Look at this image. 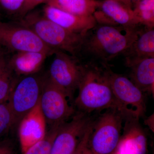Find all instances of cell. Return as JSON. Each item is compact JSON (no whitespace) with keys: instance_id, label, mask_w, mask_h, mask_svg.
Wrapping results in <instances>:
<instances>
[{"instance_id":"obj_1","label":"cell","mask_w":154,"mask_h":154,"mask_svg":"<svg viewBox=\"0 0 154 154\" xmlns=\"http://www.w3.org/2000/svg\"><path fill=\"white\" fill-rule=\"evenodd\" d=\"M110 71L94 65L85 66L74 101L78 111L90 114L95 111L117 109L110 85Z\"/></svg>"},{"instance_id":"obj_2","label":"cell","mask_w":154,"mask_h":154,"mask_svg":"<svg viewBox=\"0 0 154 154\" xmlns=\"http://www.w3.org/2000/svg\"><path fill=\"white\" fill-rule=\"evenodd\" d=\"M137 28H125L96 23L84 35L82 51L100 60L103 63L124 54L137 35Z\"/></svg>"},{"instance_id":"obj_3","label":"cell","mask_w":154,"mask_h":154,"mask_svg":"<svg viewBox=\"0 0 154 154\" xmlns=\"http://www.w3.org/2000/svg\"><path fill=\"white\" fill-rule=\"evenodd\" d=\"M20 23L33 30L48 47L77 57L82 51L85 35L63 28L37 13L25 15Z\"/></svg>"},{"instance_id":"obj_4","label":"cell","mask_w":154,"mask_h":154,"mask_svg":"<svg viewBox=\"0 0 154 154\" xmlns=\"http://www.w3.org/2000/svg\"><path fill=\"white\" fill-rule=\"evenodd\" d=\"M124 119L116 109L106 110L94 120L88 148L92 154H114L121 138Z\"/></svg>"},{"instance_id":"obj_5","label":"cell","mask_w":154,"mask_h":154,"mask_svg":"<svg viewBox=\"0 0 154 154\" xmlns=\"http://www.w3.org/2000/svg\"><path fill=\"white\" fill-rule=\"evenodd\" d=\"M110 80L117 110L124 120H139L144 116L146 105L143 92L127 77L110 70Z\"/></svg>"},{"instance_id":"obj_6","label":"cell","mask_w":154,"mask_h":154,"mask_svg":"<svg viewBox=\"0 0 154 154\" xmlns=\"http://www.w3.org/2000/svg\"><path fill=\"white\" fill-rule=\"evenodd\" d=\"M67 95L49 77H44L39 103L46 123L51 127L67 121L76 111Z\"/></svg>"},{"instance_id":"obj_7","label":"cell","mask_w":154,"mask_h":154,"mask_svg":"<svg viewBox=\"0 0 154 154\" xmlns=\"http://www.w3.org/2000/svg\"><path fill=\"white\" fill-rule=\"evenodd\" d=\"M44 77L35 74L18 79L8 99L15 125L36 106L40 100Z\"/></svg>"},{"instance_id":"obj_8","label":"cell","mask_w":154,"mask_h":154,"mask_svg":"<svg viewBox=\"0 0 154 154\" xmlns=\"http://www.w3.org/2000/svg\"><path fill=\"white\" fill-rule=\"evenodd\" d=\"M54 54L48 77L65 91L69 99L72 100L82 78L85 66L80 63L77 57L63 51H57Z\"/></svg>"},{"instance_id":"obj_9","label":"cell","mask_w":154,"mask_h":154,"mask_svg":"<svg viewBox=\"0 0 154 154\" xmlns=\"http://www.w3.org/2000/svg\"><path fill=\"white\" fill-rule=\"evenodd\" d=\"M0 45L15 52L38 51L51 56L56 51L48 47L33 30L20 22H0Z\"/></svg>"},{"instance_id":"obj_10","label":"cell","mask_w":154,"mask_h":154,"mask_svg":"<svg viewBox=\"0 0 154 154\" xmlns=\"http://www.w3.org/2000/svg\"><path fill=\"white\" fill-rule=\"evenodd\" d=\"M93 121L89 114L76 111L69 121L61 125L49 154H72Z\"/></svg>"},{"instance_id":"obj_11","label":"cell","mask_w":154,"mask_h":154,"mask_svg":"<svg viewBox=\"0 0 154 154\" xmlns=\"http://www.w3.org/2000/svg\"><path fill=\"white\" fill-rule=\"evenodd\" d=\"M93 16L97 24L125 29L137 28L140 25L131 7L117 0L99 1Z\"/></svg>"},{"instance_id":"obj_12","label":"cell","mask_w":154,"mask_h":154,"mask_svg":"<svg viewBox=\"0 0 154 154\" xmlns=\"http://www.w3.org/2000/svg\"><path fill=\"white\" fill-rule=\"evenodd\" d=\"M46 123L39 102L19 122L18 135L22 154L46 135Z\"/></svg>"},{"instance_id":"obj_13","label":"cell","mask_w":154,"mask_h":154,"mask_svg":"<svg viewBox=\"0 0 154 154\" xmlns=\"http://www.w3.org/2000/svg\"><path fill=\"white\" fill-rule=\"evenodd\" d=\"M43 15L51 22L66 30L82 35L96 25L94 16L80 17L45 5Z\"/></svg>"},{"instance_id":"obj_14","label":"cell","mask_w":154,"mask_h":154,"mask_svg":"<svg viewBox=\"0 0 154 154\" xmlns=\"http://www.w3.org/2000/svg\"><path fill=\"white\" fill-rule=\"evenodd\" d=\"M123 134L116 151L117 154H146L147 139L137 120H125Z\"/></svg>"},{"instance_id":"obj_15","label":"cell","mask_w":154,"mask_h":154,"mask_svg":"<svg viewBox=\"0 0 154 154\" xmlns=\"http://www.w3.org/2000/svg\"><path fill=\"white\" fill-rule=\"evenodd\" d=\"M130 79L142 92L154 96V57L125 59Z\"/></svg>"},{"instance_id":"obj_16","label":"cell","mask_w":154,"mask_h":154,"mask_svg":"<svg viewBox=\"0 0 154 154\" xmlns=\"http://www.w3.org/2000/svg\"><path fill=\"white\" fill-rule=\"evenodd\" d=\"M48 56L45 53L38 51L15 52L8 62L17 75L24 76L38 72Z\"/></svg>"},{"instance_id":"obj_17","label":"cell","mask_w":154,"mask_h":154,"mask_svg":"<svg viewBox=\"0 0 154 154\" xmlns=\"http://www.w3.org/2000/svg\"><path fill=\"white\" fill-rule=\"evenodd\" d=\"M123 54L125 59L154 57V28H138L136 37Z\"/></svg>"},{"instance_id":"obj_18","label":"cell","mask_w":154,"mask_h":154,"mask_svg":"<svg viewBox=\"0 0 154 154\" xmlns=\"http://www.w3.org/2000/svg\"><path fill=\"white\" fill-rule=\"evenodd\" d=\"M45 5L54 7L76 16L91 17L95 13L97 0H45Z\"/></svg>"},{"instance_id":"obj_19","label":"cell","mask_w":154,"mask_h":154,"mask_svg":"<svg viewBox=\"0 0 154 154\" xmlns=\"http://www.w3.org/2000/svg\"><path fill=\"white\" fill-rule=\"evenodd\" d=\"M134 13L140 25L154 27V0H140L135 4Z\"/></svg>"},{"instance_id":"obj_20","label":"cell","mask_w":154,"mask_h":154,"mask_svg":"<svg viewBox=\"0 0 154 154\" xmlns=\"http://www.w3.org/2000/svg\"><path fill=\"white\" fill-rule=\"evenodd\" d=\"M61 124L50 127L44 138L31 146L24 154H49L53 143Z\"/></svg>"},{"instance_id":"obj_21","label":"cell","mask_w":154,"mask_h":154,"mask_svg":"<svg viewBox=\"0 0 154 154\" xmlns=\"http://www.w3.org/2000/svg\"><path fill=\"white\" fill-rule=\"evenodd\" d=\"M9 64L8 67L0 81V103L8 101L11 91L19 79Z\"/></svg>"},{"instance_id":"obj_22","label":"cell","mask_w":154,"mask_h":154,"mask_svg":"<svg viewBox=\"0 0 154 154\" xmlns=\"http://www.w3.org/2000/svg\"><path fill=\"white\" fill-rule=\"evenodd\" d=\"M14 126V115L8 101L0 103V137Z\"/></svg>"},{"instance_id":"obj_23","label":"cell","mask_w":154,"mask_h":154,"mask_svg":"<svg viewBox=\"0 0 154 154\" xmlns=\"http://www.w3.org/2000/svg\"><path fill=\"white\" fill-rule=\"evenodd\" d=\"M25 0H0V4L6 11L15 12L21 11Z\"/></svg>"},{"instance_id":"obj_24","label":"cell","mask_w":154,"mask_h":154,"mask_svg":"<svg viewBox=\"0 0 154 154\" xmlns=\"http://www.w3.org/2000/svg\"><path fill=\"white\" fill-rule=\"evenodd\" d=\"M93 123H94V121H93L91 125L88 128V130L87 131L85 134L84 137H83L81 141L80 142L76 149H75L74 151L71 154H85L86 149L88 147L89 137H90V135H91V133L92 132Z\"/></svg>"},{"instance_id":"obj_25","label":"cell","mask_w":154,"mask_h":154,"mask_svg":"<svg viewBox=\"0 0 154 154\" xmlns=\"http://www.w3.org/2000/svg\"><path fill=\"white\" fill-rule=\"evenodd\" d=\"M45 1V0H25L24 5L19 13L24 17L36 6L42 3H44Z\"/></svg>"},{"instance_id":"obj_26","label":"cell","mask_w":154,"mask_h":154,"mask_svg":"<svg viewBox=\"0 0 154 154\" xmlns=\"http://www.w3.org/2000/svg\"><path fill=\"white\" fill-rule=\"evenodd\" d=\"M0 154H16L12 141L8 139L0 141Z\"/></svg>"},{"instance_id":"obj_27","label":"cell","mask_w":154,"mask_h":154,"mask_svg":"<svg viewBox=\"0 0 154 154\" xmlns=\"http://www.w3.org/2000/svg\"><path fill=\"white\" fill-rule=\"evenodd\" d=\"M8 66V60L6 59L2 54L0 55V81Z\"/></svg>"},{"instance_id":"obj_28","label":"cell","mask_w":154,"mask_h":154,"mask_svg":"<svg viewBox=\"0 0 154 154\" xmlns=\"http://www.w3.org/2000/svg\"><path fill=\"white\" fill-rule=\"evenodd\" d=\"M154 113L146 119L144 120V123L150 129L154 132Z\"/></svg>"},{"instance_id":"obj_29","label":"cell","mask_w":154,"mask_h":154,"mask_svg":"<svg viewBox=\"0 0 154 154\" xmlns=\"http://www.w3.org/2000/svg\"><path fill=\"white\" fill-rule=\"evenodd\" d=\"M117 1L124 3V4H126V5H128L131 7V5H132V4L134 3L135 4L136 3L140 1V0H117Z\"/></svg>"},{"instance_id":"obj_30","label":"cell","mask_w":154,"mask_h":154,"mask_svg":"<svg viewBox=\"0 0 154 154\" xmlns=\"http://www.w3.org/2000/svg\"><path fill=\"white\" fill-rule=\"evenodd\" d=\"M85 154H92L91 153V152L90 151V150H89L88 149V147H87V149H86V150L85 151Z\"/></svg>"},{"instance_id":"obj_31","label":"cell","mask_w":154,"mask_h":154,"mask_svg":"<svg viewBox=\"0 0 154 154\" xmlns=\"http://www.w3.org/2000/svg\"><path fill=\"white\" fill-rule=\"evenodd\" d=\"M2 54V51H1V49H0V55Z\"/></svg>"},{"instance_id":"obj_32","label":"cell","mask_w":154,"mask_h":154,"mask_svg":"<svg viewBox=\"0 0 154 154\" xmlns=\"http://www.w3.org/2000/svg\"><path fill=\"white\" fill-rule=\"evenodd\" d=\"M114 154H117L116 153H114Z\"/></svg>"}]
</instances>
